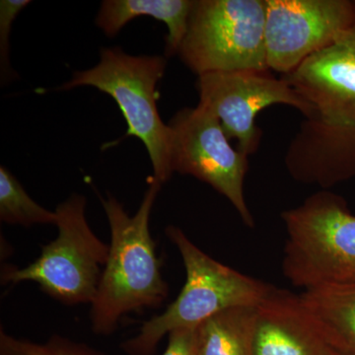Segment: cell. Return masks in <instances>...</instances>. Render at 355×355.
Masks as SVG:
<instances>
[{
  "mask_svg": "<svg viewBox=\"0 0 355 355\" xmlns=\"http://www.w3.org/2000/svg\"><path fill=\"white\" fill-rule=\"evenodd\" d=\"M266 0H195L178 55L198 76L268 70Z\"/></svg>",
  "mask_w": 355,
  "mask_h": 355,
  "instance_id": "obj_7",
  "label": "cell"
},
{
  "mask_svg": "<svg viewBox=\"0 0 355 355\" xmlns=\"http://www.w3.org/2000/svg\"><path fill=\"white\" fill-rule=\"evenodd\" d=\"M165 233L181 254L186 282L162 314L144 322L137 336L121 343L128 355H153L161 340L171 331L195 328L230 308L258 306L272 287L214 260L181 228L169 225Z\"/></svg>",
  "mask_w": 355,
  "mask_h": 355,
  "instance_id": "obj_3",
  "label": "cell"
},
{
  "mask_svg": "<svg viewBox=\"0 0 355 355\" xmlns=\"http://www.w3.org/2000/svg\"><path fill=\"white\" fill-rule=\"evenodd\" d=\"M257 306L222 311L198 326L202 355H254Z\"/></svg>",
  "mask_w": 355,
  "mask_h": 355,
  "instance_id": "obj_14",
  "label": "cell"
},
{
  "mask_svg": "<svg viewBox=\"0 0 355 355\" xmlns=\"http://www.w3.org/2000/svg\"><path fill=\"white\" fill-rule=\"evenodd\" d=\"M286 231L282 268L305 291L355 284V216L347 200L329 190L284 210Z\"/></svg>",
  "mask_w": 355,
  "mask_h": 355,
  "instance_id": "obj_4",
  "label": "cell"
},
{
  "mask_svg": "<svg viewBox=\"0 0 355 355\" xmlns=\"http://www.w3.org/2000/svg\"><path fill=\"white\" fill-rule=\"evenodd\" d=\"M165 58L128 55L120 48L102 49L99 64L74 72L58 90L92 86L111 96L128 123L123 139L135 137L144 142L150 157L153 177L161 184L171 179L173 132L159 116L156 87L164 76Z\"/></svg>",
  "mask_w": 355,
  "mask_h": 355,
  "instance_id": "obj_5",
  "label": "cell"
},
{
  "mask_svg": "<svg viewBox=\"0 0 355 355\" xmlns=\"http://www.w3.org/2000/svg\"><path fill=\"white\" fill-rule=\"evenodd\" d=\"M139 209L132 216L116 198H101L111 230L108 260L90 306V323L96 335L110 336L130 313L160 307L169 288L149 221L162 184L151 177Z\"/></svg>",
  "mask_w": 355,
  "mask_h": 355,
  "instance_id": "obj_2",
  "label": "cell"
},
{
  "mask_svg": "<svg viewBox=\"0 0 355 355\" xmlns=\"http://www.w3.org/2000/svg\"><path fill=\"white\" fill-rule=\"evenodd\" d=\"M282 77L307 108L284 156L288 174L322 190L355 179V21Z\"/></svg>",
  "mask_w": 355,
  "mask_h": 355,
  "instance_id": "obj_1",
  "label": "cell"
},
{
  "mask_svg": "<svg viewBox=\"0 0 355 355\" xmlns=\"http://www.w3.org/2000/svg\"><path fill=\"white\" fill-rule=\"evenodd\" d=\"M197 329L198 327L181 328L171 331L162 355H202Z\"/></svg>",
  "mask_w": 355,
  "mask_h": 355,
  "instance_id": "obj_18",
  "label": "cell"
},
{
  "mask_svg": "<svg viewBox=\"0 0 355 355\" xmlns=\"http://www.w3.org/2000/svg\"><path fill=\"white\" fill-rule=\"evenodd\" d=\"M0 220L11 225L31 227L34 224L57 223L55 211L44 209L23 188L6 167H0Z\"/></svg>",
  "mask_w": 355,
  "mask_h": 355,
  "instance_id": "obj_15",
  "label": "cell"
},
{
  "mask_svg": "<svg viewBox=\"0 0 355 355\" xmlns=\"http://www.w3.org/2000/svg\"><path fill=\"white\" fill-rule=\"evenodd\" d=\"M86 198L72 193L58 205V236L42 247L24 268H2V284L34 282L46 295L67 306L91 304L97 293L109 244L93 232L86 218Z\"/></svg>",
  "mask_w": 355,
  "mask_h": 355,
  "instance_id": "obj_6",
  "label": "cell"
},
{
  "mask_svg": "<svg viewBox=\"0 0 355 355\" xmlns=\"http://www.w3.org/2000/svg\"><path fill=\"white\" fill-rule=\"evenodd\" d=\"M198 105L220 121L229 139L237 140V149L249 157L260 147L261 128L256 118L263 109L286 105L304 114L307 108L284 77L272 70H236L209 72L198 76Z\"/></svg>",
  "mask_w": 355,
  "mask_h": 355,
  "instance_id": "obj_9",
  "label": "cell"
},
{
  "mask_svg": "<svg viewBox=\"0 0 355 355\" xmlns=\"http://www.w3.org/2000/svg\"><path fill=\"white\" fill-rule=\"evenodd\" d=\"M253 349L254 355H327L334 347L300 294L272 286L256 307Z\"/></svg>",
  "mask_w": 355,
  "mask_h": 355,
  "instance_id": "obj_11",
  "label": "cell"
},
{
  "mask_svg": "<svg viewBox=\"0 0 355 355\" xmlns=\"http://www.w3.org/2000/svg\"><path fill=\"white\" fill-rule=\"evenodd\" d=\"M30 3L29 0H1L0 1V65L2 78L11 73L9 64V37L14 20L18 14ZM10 77V76H9Z\"/></svg>",
  "mask_w": 355,
  "mask_h": 355,
  "instance_id": "obj_17",
  "label": "cell"
},
{
  "mask_svg": "<svg viewBox=\"0 0 355 355\" xmlns=\"http://www.w3.org/2000/svg\"><path fill=\"white\" fill-rule=\"evenodd\" d=\"M300 296L331 347L355 355V284L316 287Z\"/></svg>",
  "mask_w": 355,
  "mask_h": 355,
  "instance_id": "obj_13",
  "label": "cell"
},
{
  "mask_svg": "<svg viewBox=\"0 0 355 355\" xmlns=\"http://www.w3.org/2000/svg\"><path fill=\"white\" fill-rule=\"evenodd\" d=\"M268 69L287 76L355 21V0H266Z\"/></svg>",
  "mask_w": 355,
  "mask_h": 355,
  "instance_id": "obj_10",
  "label": "cell"
},
{
  "mask_svg": "<svg viewBox=\"0 0 355 355\" xmlns=\"http://www.w3.org/2000/svg\"><path fill=\"white\" fill-rule=\"evenodd\" d=\"M193 0H105L96 18V24L109 38L139 16H149L164 22L168 28L165 53L172 57L183 43Z\"/></svg>",
  "mask_w": 355,
  "mask_h": 355,
  "instance_id": "obj_12",
  "label": "cell"
},
{
  "mask_svg": "<svg viewBox=\"0 0 355 355\" xmlns=\"http://www.w3.org/2000/svg\"><path fill=\"white\" fill-rule=\"evenodd\" d=\"M168 125L173 132V171L209 184L227 198L243 223L253 228L244 191L249 157L231 146L220 121L198 105L181 110Z\"/></svg>",
  "mask_w": 355,
  "mask_h": 355,
  "instance_id": "obj_8",
  "label": "cell"
},
{
  "mask_svg": "<svg viewBox=\"0 0 355 355\" xmlns=\"http://www.w3.org/2000/svg\"><path fill=\"white\" fill-rule=\"evenodd\" d=\"M327 355H347V354H343V352H340V350H336L335 349H333Z\"/></svg>",
  "mask_w": 355,
  "mask_h": 355,
  "instance_id": "obj_19",
  "label": "cell"
},
{
  "mask_svg": "<svg viewBox=\"0 0 355 355\" xmlns=\"http://www.w3.org/2000/svg\"><path fill=\"white\" fill-rule=\"evenodd\" d=\"M0 355H105L83 343L60 335L51 336L44 343L16 338L0 330Z\"/></svg>",
  "mask_w": 355,
  "mask_h": 355,
  "instance_id": "obj_16",
  "label": "cell"
}]
</instances>
